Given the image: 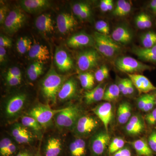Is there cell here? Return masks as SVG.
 <instances>
[{
	"mask_svg": "<svg viewBox=\"0 0 156 156\" xmlns=\"http://www.w3.org/2000/svg\"><path fill=\"white\" fill-rule=\"evenodd\" d=\"M66 81V77L58 74L55 69L51 66L42 81L41 86L42 95L47 104L50 105L56 104L58 92Z\"/></svg>",
	"mask_w": 156,
	"mask_h": 156,
	"instance_id": "1",
	"label": "cell"
},
{
	"mask_svg": "<svg viewBox=\"0 0 156 156\" xmlns=\"http://www.w3.org/2000/svg\"><path fill=\"white\" fill-rule=\"evenodd\" d=\"M66 138L58 131L45 134L39 145L42 156H64Z\"/></svg>",
	"mask_w": 156,
	"mask_h": 156,
	"instance_id": "2",
	"label": "cell"
},
{
	"mask_svg": "<svg viewBox=\"0 0 156 156\" xmlns=\"http://www.w3.org/2000/svg\"><path fill=\"white\" fill-rule=\"evenodd\" d=\"M27 103V95L23 92L16 93L7 98L2 108L5 121L11 124L16 122L23 115Z\"/></svg>",
	"mask_w": 156,
	"mask_h": 156,
	"instance_id": "3",
	"label": "cell"
},
{
	"mask_svg": "<svg viewBox=\"0 0 156 156\" xmlns=\"http://www.w3.org/2000/svg\"><path fill=\"white\" fill-rule=\"evenodd\" d=\"M80 107L72 104L63 108L54 117V122L58 131L63 134L72 132L77 122L83 114Z\"/></svg>",
	"mask_w": 156,
	"mask_h": 156,
	"instance_id": "4",
	"label": "cell"
},
{
	"mask_svg": "<svg viewBox=\"0 0 156 156\" xmlns=\"http://www.w3.org/2000/svg\"><path fill=\"white\" fill-rule=\"evenodd\" d=\"M62 109H53L48 104L37 103L31 107L25 115L34 118L45 130L52 127L54 117Z\"/></svg>",
	"mask_w": 156,
	"mask_h": 156,
	"instance_id": "5",
	"label": "cell"
},
{
	"mask_svg": "<svg viewBox=\"0 0 156 156\" xmlns=\"http://www.w3.org/2000/svg\"><path fill=\"white\" fill-rule=\"evenodd\" d=\"M101 124L95 115L84 113L79 118L71 133L78 137L88 139L99 130Z\"/></svg>",
	"mask_w": 156,
	"mask_h": 156,
	"instance_id": "6",
	"label": "cell"
},
{
	"mask_svg": "<svg viewBox=\"0 0 156 156\" xmlns=\"http://www.w3.org/2000/svg\"><path fill=\"white\" fill-rule=\"evenodd\" d=\"M64 156H91L89 140L72 133L71 136H66Z\"/></svg>",
	"mask_w": 156,
	"mask_h": 156,
	"instance_id": "7",
	"label": "cell"
},
{
	"mask_svg": "<svg viewBox=\"0 0 156 156\" xmlns=\"http://www.w3.org/2000/svg\"><path fill=\"white\" fill-rule=\"evenodd\" d=\"M110 138L105 130H98L91 136L89 140L91 156H108Z\"/></svg>",
	"mask_w": 156,
	"mask_h": 156,
	"instance_id": "8",
	"label": "cell"
},
{
	"mask_svg": "<svg viewBox=\"0 0 156 156\" xmlns=\"http://www.w3.org/2000/svg\"><path fill=\"white\" fill-rule=\"evenodd\" d=\"M93 37L97 50L105 57L112 58L121 51L120 45L108 35L95 32Z\"/></svg>",
	"mask_w": 156,
	"mask_h": 156,
	"instance_id": "9",
	"label": "cell"
},
{
	"mask_svg": "<svg viewBox=\"0 0 156 156\" xmlns=\"http://www.w3.org/2000/svg\"><path fill=\"white\" fill-rule=\"evenodd\" d=\"M9 134L14 141L20 146L35 147L37 140L35 135L20 122H15L11 124Z\"/></svg>",
	"mask_w": 156,
	"mask_h": 156,
	"instance_id": "10",
	"label": "cell"
},
{
	"mask_svg": "<svg viewBox=\"0 0 156 156\" xmlns=\"http://www.w3.org/2000/svg\"><path fill=\"white\" fill-rule=\"evenodd\" d=\"M115 66L118 69L127 74H135L154 69V66L147 65L130 56H122L117 58Z\"/></svg>",
	"mask_w": 156,
	"mask_h": 156,
	"instance_id": "11",
	"label": "cell"
},
{
	"mask_svg": "<svg viewBox=\"0 0 156 156\" xmlns=\"http://www.w3.org/2000/svg\"><path fill=\"white\" fill-rule=\"evenodd\" d=\"M26 20L24 11L21 9H16L9 12L5 20V29L8 33L17 32L22 27Z\"/></svg>",
	"mask_w": 156,
	"mask_h": 156,
	"instance_id": "12",
	"label": "cell"
},
{
	"mask_svg": "<svg viewBox=\"0 0 156 156\" xmlns=\"http://www.w3.org/2000/svg\"><path fill=\"white\" fill-rule=\"evenodd\" d=\"M98 52L94 49H89L80 53L77 58V65L82 71H87L96 67L100 61Z\"/></svg>",
	"mask_w": 156,
	"mask_h": 156,
	"instance_id": "13",
	"label": "cell"
},
{
	"mask_svg": "<svg viewBox=\"0 0 156 156\" xmlns=\"http://www.w3.org/2000/svg\"><path fill=\"white\" fill-rule=\"evenodd\" d=\"M92 111L103 125L105 129L108 133V128L113 116L112 105L111 102H105L98 105Z\"/></svg>",
	"mask_w": 156,
	"mask_h": 156,
	"instance_id": "14",
	"label": "cell"
},
{
	"mask_svg": "<svg viewBox=\"0 0 156 156\" xmlns=\"http://www.w3.org/2000/svg\"><path fill=\"white\" fill-rule=\"evenodd\" d=\"M78 86L76 81L71 78L65 82L58 92L57 99L65 102L73 99L76 96Z\"/></svg>",
	"mask_w": 156,
	"mask_h": 156,
	"instance_id": "15",
	"label": "cell"
},
{
	"mask_svg": "<svg viewBox=\"0 0 156 156\" xmlns=\"http://www.w3.org/2000/svg\"><path fill=\"white\" fill-rule=\"evenodd\" d=\"M128 75L129 79L140 93L147 94L151 91H156V87L145 76L136 74H128Z\"/></svg>",
	"mask_w": 156,
	"mask_h": 156,
	"instance_id": "16",
	"label": "cell"
},
{
	"mask_svg": "<svg viewBox=\"0 0 156 156\" xmlns=\"http://www.w3.org/2000/svg\"><path fill=\"white\" fill-rule=\"evenodd\" d=\"M20 3L21 9L30 14L44 11L50 5V2L47 0H23Z\"/></svg>",
	"mask_w": 156,
	"mask_h": 156,
	"instance_id": "17",
	"label": "cell"
},
{
	"mask_svg": "<svg viewBox=\"0 0 156 156\" xmlns=\"http://www.w3.org/2000/svg\"><path fill=\"white\" fill-rule=\"evenodd\" d=\"M77 21L72 14L62 13L58 14L56 18L57 28L60 33H68L75 27Z\"/></svg>",
	"mask_w": 156,
	"mask_h": 156,
	"instance_id": "18",
	"label": "cell"
},
{
	"mask_svg": "<svg viewBox=\"0 0 156 156\" xmlns=\"http://www.w3.org/2000/svg\"><path fill=\"white\" fill-rule=\"evenodd\" d=\"M20 147L11 136H4L0 140V156H16Z\"/></svg>",
	"mask_w": 156,
	"mask_h": 156,
	"instance_id": "19",
	"label": "cell"
},
{
	"mask_svg": "<svg viewBox=\"0 0 156 156\" xmlns=\"http://www.w3.org/2000/svg\"><path fill=\"white\" fill-rule=\"evenodd\" d=\"M20 123L30 131L40 141H41L44 136V129L33 117L23 115L20 117Z\"/></svg>",
	"mask_w": 156,
	"mask_h": 156,
	"instance_id": "20",
	"label": "cell"
},
{
	"mask_svg": "<svg viewBox=\"0 0 156 156\" xmlns=\"http://www.w3.org/2000/svg\"><path fill=\"white\" fill-rule=\"evenodd\" d=\"M145 128L144 121L141 117L134 115L126 124L125 131L130 136H137L144 131Z\"/></svg>",
	"mask_w": 156,
	"mask_h": 156,
	"instance_id": "21",
	"label": "cell"
},
{
	"mask_svg": "<svg viewBox=\"0 0 156 156\" xmlns=\"http://www.w3.org/2000/svg\"><path fill=\"white\" fill-rule=\"evenodd\" d=\"M111 38L118 44H127L132 41L133 34L128 27L120 25L115 29L112 33Z\"/></svg>",
	"mask_w": 156,
	"mask_h": 156,
	"instance_id": "22",
	"label": "cell"
},
{
	"mask_svg": "<svg viewBox=\"0 0 156 156\" xmlns=\"http://www.w3.org/2000/svg\"><path fill=\"white\" fill-rule=\"evenodd\" d=\"M55 62L56 66L62 72H66L73 68L72 59L65 50H56L55 55Z\"/></svg>",
	"mask_w": 156,
	"mask_h": 156,
	"instance_id": "23",
	"label": "cell"
},
{
	"mask_svg": "<svg viewBox=\"0 0 156 156\" xmlns=\"http://www.w3.org/2000/svg\"><path fill=\"white\" fill-rule=\"evenodd\" d=\"M70 48H77L86 46H92L95 44L93 37L87 34H77L71 37L67 42Z\"/></svg>",
	"mask_w": 156,
	"mask_h": 156,
	"instance_id": "24",
	"label": "cell"
},
{
	"mask_svg": "<svg viewBox=\"0 0 156 156\" xmlns=\"http://www.w3.org/2000/svg\"><path fill=\"white\" fill-rule=\"evenodd\" d=\"M30 58L43 63L50 58V53L47 46L39 44L32 46L28 52Z\"/></svg>",
	"mask_w": 156,
	"mask_h": 156,
	"instance_id": "25",
	"label": "cell"
},
{
	"mask_svg": "<svg viewBox=\"0 0 156 156\" xmlns=\"http://www.w3.org/2000/svg\"><path fill=\"white\" fill-rule=\"evenodd\" d=\"M106 87V85L100 83L92 90L85 92L84 95L85 103L91 105L103 100Z\"/></svg>",
	"mask_w": 156,
	"mask_h": 156,
	"instance_id": "26",
	"label": "cell"
},
{
	"mask_svg": "<svg viewBox=\"0 0 156 156\" xmlns=\"http://www.w3.org/2000/svg\"><path fill=\"white\" fill-rule=\"evenodd\" d=\"M133 51L140 59L156 64V45L148 48H135Z\"/></svg>",
	"mask_w": 156,
	"mask_h": 156,
	"instance_id": "27",
	"label": "cell"
},
{
	"mask_svg": "<svg viewBox=\"0 0 156 156\" xmlns=\"http://www.w3.org/2000/svg\"><path fill=\"white\" fill-rule=\"evenodd\" d=\"M35 24L37 28L42 32L51 33L54 30L53 20L49 14H41L36 19Z\"/></svg>",
	"mask_w": 156,
	"mask_h": 156,
	"instance_id": "28",
	"label": "cell"
},
{
	"mask_svg": "<svg viewBox=\"0 0 156 156\" xmlns=\"http://www.w3.org/2000/svg\"><path fill=\"white\" fill-rule=\"evenodd\" d=\"M136 156H154V153L144 139H138L130 143Z\"/></svg>",
	"mask_w": 156,
	"mask_h": 156,
	"instance_id": "29",
	"label": "cell"
},
{
	"mask_svg": "<svg viewBox=\"0 0 156 156\" xmlns=\"http://www.w3.org/2000/svg\"><path fill=\"white\" fill-rule=\"evenodd\" d=\"M131 107L128 102L120 104L117 111V119L120 125H125L131 117Z\"/></svg>",
	"mask_w": 156,
	"mask_h": 156,
	"instance_id": "30",
	"label": "cell"
},
{
	"mask_svg": "<svg viewBox=\"0 0 156 156\" xmlns=\"http://www.w3.org/2000/svg\"><path fill=\"white\" fill-rule=\"evenodd\" d=\"M81 86L87 91L92 90L95 85V76L91 73H81L78 76Z\"/></svg>",
	"mask_w": 156,
	"mask_h": 156,
	"instance_id": "31",
	"label": "cell"
},
{
	"mask_svg": "<svg viewBox=\"0 0 156 156\" xmlns=\"http://www.w3.org/2000/svg\"><path fill=\"white\" fill-rule=\"evenodd\" d=\"M135 22L136 26L141 30L150 28L153 24L152 17L149 14L144 13H141L136 16Z\"/></svg>",
	"mask_w": 156,
	"mask_h": 156,
	"instance_id": "32",
	"label": "cell"
},
{
	"mask_svg": "<svg viewBox=\"0 0 156 156\" xmlns=\"http://www.w3.org/2000/svg\"><path fill=\"white\" fill-rule=\"evenodd\" d=\"M131 10V5L125 0H119L116 6L113 11V14L118 17H123L130 13Z\"/></svg>",
	"mask_w": 156,
	"mask_h": 156,
	"instance_id": "33",
	"label": "cell"
},
{
	"mask_svg": "<svg viewBox=\"0 0 156 156\" xmlns=\"http://www.w3.org/2000/svg\"><path fill=\"white\" fill-rule=\"evenodd\" d=\"M120 93L117 84H112L105 90L103 100L109 102L115 101L119 97Z\"/></svg>",
	"mask_w": 156,
	"mask_h": 156,
	"instance_id": "34",
	"label": "cell"
},
{
	"mask_svg": "<svg viewBox=\"0 0 156 156\" xmlns=\"http://www.w3.org/2000/svg\"><path fill=\"white\" fill-rule=\"evenodd\" d=\"M140 39L143 48H152L156 45V32L154 31H149L143 34Z\"/></svg>",
	"mask_w": 156,
	"mask_h": 156,
	"instance_id": "35",
	"label": "cell"
},
{
	"mask_svg": "<svg viewBox=\"0 0 156 156\" xmlns=\"http://www.w3.org/2000/svg\"><path fill=\"white\" fill-rule=\"evenodd\" d=\"M126 146V141L120 136L113 138L110 142L108 147V156L120 150Z\"/></svg>",
	"mask_w": 156,
	"mask_h": 156,
	"instance_id": "36",
	"label": "cell"
},
{
	"mask_svg": "<svg viewBox=\"0 0 156 156\" xmlns=\"http://www.w3.org/2000/svg\"><path fill=\"white\" fill-rule=\"evenodd\" d=\"M32 46L31 41L27 37H21L17 40V49L20 54H23L29 52Z\"/></svg>",
	"mask_w": 156,
	"mask_h": 156,
	"instance_id": "37",
	"label": "cell"
},
{
	"mask_svg": "<svg viewBox=\"0 0 156 156\" xmlns=\"http://www.w3.org/2000/svg\"><path fill=\"white\" fill-rule=\"evenodd\" d=\"M95 79L97 82H103L108 78L109 76V70L106 66H102L99 68L95 73Z\"/></svg>",
	"mask_w": 156,
	"mask_h": 156,
	"instance_id": "38",
	"label": "cell"
},
{
	"mask_svg": "<svg viewBox=\"0 0 156 156\" xmlns=\"http://www.w3.org/2000/svg\"><path fill=\"white\" fill-rule=\"evenodd\" d=\"M38 147L21 146L16 156H36Z\"/></svg>",
	"mask_w": 156,
	"mask_h": 156,
	"instance_id": "39",
	"label": "cell"
},
{
	"mask_svg": "<svg viewBox=\"0 0 156 156\" xmlns=\"http://www.w3.org/2000/svg\"><path fill=\"white\" fill-rule=\"evenodd\" d=\"M95 28L98 32L102 34L108 35L109 34L110 27L108 23L104 20L97 21L95 24Z\"/></svg>",
	"mask_w": 156,
	"mask_h": 156,
	"instance_id": "40",
	"label": "cell"
},
{
	"mask_svg": "<svg viewBox=\"0 0 156 156\" xmlns=\"http://www.w3.org/2000/svg\"><path fill=\"white\" fill-rule=\"evenodd\" d=\"M90 6L89 4L86 2H78L74 4L73 6V11L74 14L78 17L80 14L87 8Z\"/></svg>",
	"mask_w": 156,
	"mask_h": 156,
	"instance_id": "41",
	"label": "cell"
},
{
	"mask_svg": "<svg viewBox=\"0 0 156 156\" xmlns=\"http://www.w3.org/2000/svg\"><path fill=\"white\" fill-rule=\"evenodd\" d=\"M110 156H136L134 151L129 146L126 145L120 150L116 152Z\"/></svg>",
	"mask_w": 156,
	"mask_h": 156,
	"instance_id": "42",
	"label": "cell"
},
{
	"mask_svg": "<svg viewBox=\"0 0 156 156\" xmlns=\"http://www.w3.org/2000/svg\"><path fill=\"white\" fill-rule=\"evenodd\" d=\"M155 105V95L149 94L148 99L143 112H150L154 109Z\"/></svg>",
	"mask_w": 156,
	"mask_h": 156,
	"instance_id": "43",
	"label": "cell"
},
{
	"mask_svg": "<svg viewBox=\"0 0 156 156\" xmlns=\"http://www.w3.org/2000/svg\"><path fill=\"white\" fill-rule=\"evenodd\" d=\"M113 7V2L112 0H102L101 1L100 8L102 12L112 11Z\"/></svg>",
	"mask_w": 156,
	"mask_h": 156,
	"instance_id": "44",
	"label": "cell"
},
{
	"mask_svg": "<svg viewBox=\"0 0 156 156\" xmlns=\"http://www.w3.org/2000/svg\"><path fill=\"white\" fill-rule=\"evenodd\" d=\"M145 120L147 123L150 126H154L156 124V108L150 112L146 115Z\"/></svg>",
	"mask_w": 156,
	"mask_h": 156,
	"instance_id": "45",
	"label": "cell"
},
{
	"mask_svg": "<svg viewBox=\"0 0 156 156\" xmlns=\"http://www.w3.org/2000/svg\"><path fill=\"white\" fill-rule=\"evenodd\" d=\"M147 143L154 154H156V130L153 131L149 135Z\"/></svg>",
	"mask_w": 156,
	"mask_h": 156,
	"instance_id": "46",
	"label": "cell"
},
{
	"mask_svg": "<svg viewBox=\"0 0 156 156\" xmlns=\"http://www.w3.org/2000/svg\"><path fill=\"white\" fill-rule=\"evenodd\" d=\"M127 82H128V79H120L117 84L119 89L120 92L124 95H128Z\"/></svg>",
	"mask_w": 156,
	"mask_h": 156,
	"instance_id": "47",
	"label": "cell"
},
{
	"mask_svg": "<svg viewBox=\"0 0 156 156\" xmlns=\"http://www.w3.org/2000/svg\"><path fill=\"white\" fill-rule=\"evenodd\" d=\"M149 94H145L140 96L137 101V106L140 110H143L148 99Z\"/></svg>",
	"mask_w": 156,
	"mask_h": 156,
	"instance_id": "48",
	"label": "cell"
},
{
	"mask_svg": "<svg viewBox=\"0 0 156 156\" xmlns=\"http://www.w3.org/2000/svg\"><path fill=\"white\" fill-rule=\"evenodd\" d=\"M21 73L20 69L17 67L11 68L8 70L6 77H16L21 78Z\"/></svg>",
	"mask_w": 156,
	"mask_h": 156,
	"instance_id": "49",
	"label": "cell"
},
{
	"mask_svg": "<svg viewBox=\"0 0 156 156\" xmlns=\"http://www.w3.org/2000/svg\"><path fill=\"white\" fill-rule=\"evenodd\" d=\"M43 68V63L38 62H35L30 66L27 70V76L30 75L34 72Z\"/></svg>",
	"mask_w": 156,
	"mask_h": 156,
	"instance_id": "50",
	"label": "cell"
},
{
	"mask_svg": "<svg viewBox=\"0 0 156 156\" xmlns=\"http://www.w3.org/2000/svg\"><path fill=\"white\" fill-rule=\"evenodd\" d=\"M6 81L7 84L11 87H15L20 84L21 77H6Z\"/></svg>",
	"mask_w": 156,
	"mask_h": 156,
	"instance_id": "51",
	"label": "cell"
},
{
	"mask_svg": "<svg viewBox=\"0 0 156 156\" xmlns=\"http://www.w3.org/2000/svg\"><path fill=\"white\" fill-rule=\"evenodd\" d=\"M12 45L11 39L5 36L1 35L0 37V47L3 48H11Z\"/></svg>",
	"mask_w": 156,
	"mask_h": 156,
	"instance_id": "52",
	"label": "cell"
},
{
	"mask_svg": "<svg viewBox=\"0 0 156 156\" xmlns=\"http://www.w3.org/2000/svg\"><path fill=\"white\" fill-rule=\"evenodd\" d=\"M8 8L6 6H1L0 8V23L3 24L5 23V20L8 14Z\"/></svg>",
	"mask_w": 156,
	"mask_h": 156,
	"instance_id": "53",
	"label": "cell"
},
{
	"mask_svg": "<svg viewBox=\"0 0 156 156\" xmlns=\"http://www.w3.org/2000/svg\"><path fill=\"white\" fill-rule=\"evenodd\" d=\"M91 14H92V11H91V8L90 6H89L80 14L78 18L81 20H85L89 18L91 16Z\"/></svg>",
	"mask_w": 156,
	"mask_h": 156,
	"instance_id": "54",
	"label": "cell"
},
{
	"mask_svg": "<svg viewBox=\"0 0 156 156\" xmlns=\"http://www.w3.org/2000/svg\"><path fill=\"white\" fill-rule=\"evenodd\" d=\"M43 73V68L37 70L28 76V78L31 81H35Z\"/></svg>",
	"mask_w": 156,
	"mask_h": 156,
	"instance_id": "55",
	"label": "cell"
},
{
	"mask_svg": "<svg viewBox=\"0 0 156 156\" xmlns=\"http://www.w3.org/2000/svg\"><path fill=\"white\" fill-rule=\"evenodd\" d=\"M134 87H135L131 80L128 79L127 89H128V95H132L134 93Z\"/></svg>",
	"mask_w": 156,
	"mask_h": 156,
	"instance_id": "56",
	"label": "cell"
},
{
	"mask_svg": "<svg viewBox=\"0 0 156 156\" xmlns=\"http://www.w3.org/2000/svg\"><path fill=\"white\" fill-rule=\"evenodd\" d=\"M6 56L5 48L0 47V62L3 63L5 61Z\"/></svg>",
	"mask_w": 156,
	"mask_h": 156,
	"instance_id": "57",
	"label": "cell"
},
{
	"mask_svg": "<svg viewBox=\"0 0 156 156\" xmlns=\"http://www.w3.org/2000/svg\"><path fill=\"white\" fill-rule=\"evenodd\" d=\"M150 9L153 14L156 15V0L151 1L149 5Z\"/></svg>",
	"mask_w": 156,
	"mask_h": 156,
	"instance_id": "58",
	"label": "cell"
},
{
	"mask_svg": "<svg viewBox=\"0 0 156 156\" xmlns=\"http://www.w3.org/2000/svg\"><path fill=\"white\" fill-rule=\"evenodd\" d=\"M36 156H42L41 154V151H40V147H39V145L38 147L37 151Z\"/></svg>",
	"mask_w": 156,
	"mask_h": 156,
	"instance_id": "59",
	"label": "cell"
},
{
	"mask_svg": "<svg viewBox=\"0 0 156 156\" xmlns=\"http://www.w3.org/2000/svg\"><path fill=\"white\" fill-rule=\"evenodd\" d=\"M155 105L156 106V95H155Z\"/></svg>",
	"mask_w": 156,
	"mask_h": 156,
	"instance_id": "60",
	"label": "cell"
}]
</instances>
